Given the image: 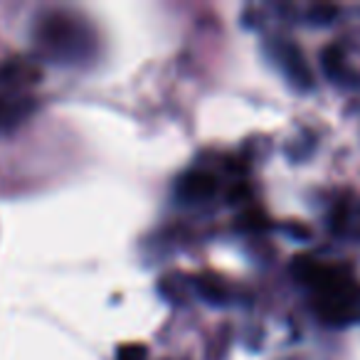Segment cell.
<instances>
[{"mask_svg": "<svg viewBox=\"0 0 360 360\" xmlns=\"http://www.w3.org/2000/svg\"><path fill=\"white\" fill-rule=\"evenodd\" d=\"M40 79V70L27 62H11L0 70V84L15 86V84H32V82Z\"/></svg>", "mask_w": 360, "mask_h": 360, "instance_id": "obj_7", "label": "cell"}, {"mask_svg": "<svg viewBox=\"0 0 360 360\" xmlns=\"http://www.w3.org/2000/svg\"><path fill=\"white\" fill-rule=\"evenodd\" d=\"M276 57L281 60V67H284L286 77L294 82L299 89H311V72L304 62V55L296 45H281Z\"/></svg>", "mask_w": 360, "mask_h": 360, "instance_id": "obj_6", "label": "cell"}, {"mask_svg": "<svg viewBox=\"0 0 360 360\" xmlns=\"http://www.w3.org/2000/svg\"><path fill=\"white\" fill-rule=\"evenodd\" d=\"M35 42L45 57L62 65H77L94 55V35L82 18L47 13L35 25Z\"/></svg>", "mask_w": 360, "mask_h": 360, "instance_id": "obj_1", "label": "cell"}, {"mask_svg": "<svg viewBox=\"0 0 360 360\" xmlns=\"http://www.w3.org/2000/svg\"><path fill=\"white\" fill-rule=\"evenodd\" d=\"M242 225H245L247 230H262V227L266 225V217L262 215L259 210H250V212H245V220H242Z\"/></svg>", "mask_w": 360, "mask_h": 360, "instance_id": "obj_11", "label": "cell"}, {"mask_svg": "<svg viewBox=\"0 0 360 360\" xmlns=\"http://www.w3.org/2000/svg\"><path fill=\"white\" fill-rule=\"evenodd\" d=\"M148 350L141 343H126L119 348V360H146Z\"/></svg>", "mask_w": 360, "mask_h": 360, "instance_id": "obj_10", "label": "cell"}, {"mask_svg": "<svg viewBox=\"0 0 360 360\" xmlns=\"http://www.w3.org/2000/svg\"><path fill=\"white\" fill-rule=\"evenodd\" d=\"M35 111V101L30 96H0V134L20 126Z\"/></svg>", "mask_w": 360, "mask_h": 360, "instance_id": "obj_5", "label": "cell"}, {"mask_svg": "<svg viewBox=\"0 0 360 360\" xmlns=\"http://www.w3.org/2000/svg\"><path fill=\"white\" fill-rule=\"evenodd\" d=\"M217 191V178L207 170H191L178 180V195L186 200H202Z\"/></svg>", "mask_w": 360, "mask_h": 360, "instance_id": "obj_4", "label": "cell"}, {"mask_svg": "<svg viewBox=\"0 0 360 360\" xmlns=\"http://www.w3.org/2000/svg\"><path fill=\"white\" fill-rule=\"evenodd\" d=\"M291 271H294L296 279L304 286H309L314 294H319V291H323V289H328V286L353 276L348 266L328 264V262L314 259V257H299V259L294 262V266H291Z\"/></svg>", "mask_w": 360, "mask_h": 360, "instance_id": "obj_3", "label": "cell"}, {"mask_svg": "<svg viewBox=\"0 0 360 360\" xmlns=\"http://www.w3.org/2000/svg\"><path fill=\"white\" fill-rule=\"evenodd\" d=\"M193 284H195V291L200 294V299L210 301V304H225V301H227L225 286H222L217 279H210V276H200V279H195Z\"/></svg>", "mask_w": 360, "mask_h": 360, "instance_id": "obj_9", "label": "cell"}, {"mask_svg": "<svg viewBox=\"0 0 360 360\" xmlns=\"http://www.w3.org/2000/svg\"><path fill=\"white\" fill-rule=\"evenodd\" d=\"M314 311L321 323L330 328L360 323V284L348 276L338 284L314 294Z\"/></svg>", "mask_w": 360, "mask_h": 360, "instance_id": "obj_2", "label": "cell"}, {"mask_svg": "<svg viewBox=\"0 0 360 360\" xmlns=\"http://www.w3.org/2000/svg\"><path fill=\"white\" fill-rule=\"evenodd\" d=\"M321 65H323V72L330 77V79L345 77V60H343V52H340L338 45H328L323 52H321Z\"/></svg>", "mask_w": 360, "mask_h": 360, "instance_id": "obj_8", "label": "cell"}]
</instances>
